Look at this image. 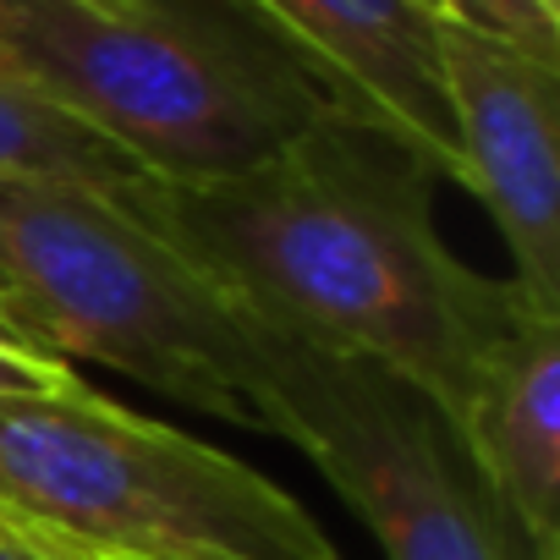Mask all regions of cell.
<instances>
[{"label":"cell","instance_id":"1","mask_svg":"<svg viewBox=\"0 0 560 560\" xmlns=\"http://www.w3.org/2000/svg\"><path fill=\"white\" fill-rule=\"evenodd\" d=\"M434 176L407 138L336 105L253 171L138 176L116 198L236 314L369 358L456 423L478 358L527 298L451 253Z\"/></svg>","mask_w":560,"mask_h":560},{"label":"cell","instance_id":"2","mask_svg":"<svg viewBox=\"0 0 560 560\" xmlns=\"http://www.w3.org/2000/svg\"><path fill=\"white\" fill-rule=\"evenodd\" d=\"M0 78L67 110L154 182H220L303 138L336 100L236 0L105 12L89 0H0Z\"/></svg>","mask_w":560,"mask_h":560},{"label":"cell","instance_id":"3","mask_svg":"<svg viewBox=\"0 0 560 560\" xmlns=\"http://www.w3.org/2000/svg\"><path fill=\"white\" fill-rule=\"evenodd\" d=\"M0 533L56 560H341L275 478L94 385L0 396Z\"/></svg>","mask_w":560,"mask_h":560},{"label":"cell","instance_id":"4","mask_svg":"<svg viewBox=\"0 0 560 560\" xmlns=\"http://www.w3.org/2000/svg\"><path fill=\"white\" fill-rule=\"evenodd\" d=\"M0 280L39 352L116 369L176 407L258 429L236 308L116 192L0 182Z\"/></svg>","mask_w":560,"mask_h":560},{"label":"cell","instance_id":"5","mask_svg":"<svg viewBox=\"0 0 560 560\" xmlns=\"http://www.w3.org/2000/svg\"><path fill=\"white\" fill-rule=\"evenodd\" d=\"M236 319L258 429L298 445L390 560H549L418 385L369 358Z\"/></svg>","mask_w":560,"mask_h":560},{"label":"cell","instance_id":"6","mask_svg":"<svg viewBox=\"0 0 560 560\" xmlns=\"http://www.w3.org/2000/svg\"><path fill=\"white\" fill-rule=\"evenodd\" d=\"M462 187L489 209L527 303L560 314V67L440 18Z\"/></svg>","mask_w":560,"mask_h":560},{"label":"cell","instance_id":"7","mask_svg":"<svg viewBox=\"0 0 560 560\" xmlns=\"http://www.w3.org/2000/svg\"><path fill=\"white\" fill-rule=\"evenodd\" d=\"M236 7L275 45H287L341 110L390 127L440 176L462 182V149L440 72V12L429 0H236Z\"/></svg>","mask_w":560,"mask_h":560},{"label":"cell","instance_id":"8","mask_svg":"<svg viewBox=\"0 0 560 560\" xmlns=\"http://www.w3.org/2000/svg\"><path fill=\"white\" fill-rule=\"evenodd\" d=\"M516 527L560 560V314L522 303L472 369L456 418Z\"/></svg>","mask_w":560,"mask_h":560},{"label":"cell","instance_id":"9","mask_svg":"<svg viewBox=\"0 0 560 560\" xmlns=\"http://www.w3.org/2000/svg\"><path fill=\"white\" fill-rule=\"evenodd\" d=\"M138 176L143 171L100 132L0 78V182H78L116 192Z\"/></svg>","mask_w":560,"mask_h":560},{"label":"cell","instance_id":"10","mask_svg":"<svg viewBox=\"0 0 560 560\" xmlns=\"http://www.w3.org/2000/svg\"><path fill=\"white\" fill-rule=\"evenodd\" d=\"M445 23L489 34L533 61L560 67V0H429Z\"/></svg>","mask_w":560,"mask_h":560},{"label":"cell","instance_id":"11","mask_svg":"<svg viewBox=\"0 0 560 560\" xmlns=\"http://www.w3.org/2000/svg\"><path fill=\"white\" fill-rule=\"evenodd\" d=\"M89 385L72 363L50 358V352H28L18 341H0V396H56V390H78Z\"/></svg>","mask_w":560,"mask_h":560},{"label":"cell","instance_id":"12","mask_svg":"<svg viewBox=\"0 0 560 560\" xmlns=\"http://www.w3.org/2000/svg\"><path fill=\"white\" fill-rule=\"evenodd\" d=\"M0 341H18V347L39 352V347H34V336H28V319H23V308H18V298H12L7 280H0Z\"/></svg>","mask_w":560,"mask_h":560},{"label":"cell","instance_id":"13","mask_svg":"<svg viewBox=\"0 0 560 560\" xmlns=\"http://www.w3.org/2000/svg\"><path fill=\"white\" fill-rule=\"evenodd\" d=\"M0 560H39V555H34L28 544H18L12 533H0Z\"/></svg>","mask_w":560,"mask_h":560},{"label":"cell","instance_id":"14","mask_svg":"<svg viewBox=\"0 0 560 560\" xmlns=\"http://www.w3.org/2000/svg\"><path fill=\"white\" fill-rule=\"evenodd\" d=\"M89 7H105V12H127V7H143V0H89Z\"/></svg>","mask_w":560,"mask_h":560},{"label":"cell","instance_id":"15","mask_svg":"<svg viewBox=\"0 0 560 560\" xmlns=\"http://www.w3.org/2000/svg\"><path fill=\"white\" fill-rule=\"evenodd\" d=\"M34 555H39V549H34ZM39 560H56V555H39Z\"/></svg>","mask_w":560,"mask_h":560}]
</instances>
